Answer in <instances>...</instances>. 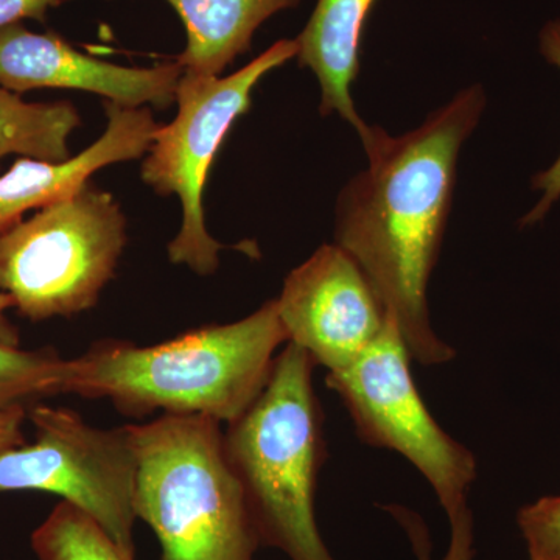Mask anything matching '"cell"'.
<instances>
[{
  "label": "cell",
  "mask_w": 560,
  "mask_h": 560,
  "mask_svg": "<svg viewBox=\"0 0 560 560\" xmlns=\"http://www.w3.org/2000/svg\"><path fill=\"white\" fill-rule=\"evenodd\" d=\"M485 106L482 88L469 86L399 138L372 127L361 142L370 164L337 200L335 245L370 278L411 359L425 366L456 357L431 327L427 290L451 217L460 147Z\"/></svg>",
  "instance_id": "6da1fadb"
},
{
  "label": "cell",
  "mask_w": 560,
  "mask_h": 560,
  "mask_svg": "<svg viewBox=\"0 0 560 560\" xmlns=\"http://www.w3.org/2000/svg\"><path fill=\"white\" fill-rule=\"evenodd\" d=\"M289 342L278 301L241 320L154 346L106 340L62 360L57 394L108 400L120 415L206 416L231 423L248 410Z\"/></svg>",
  "instance_id": "7a4b0ae2"
},
{
  "label": "cell",
  "mask_w": 560,
  "mask_h": 560,
  "mask_svg": "<svg viewBox=\"0 0 560 560\" xmlns=\"http://www.w3.org/2000/svg\"><path fill=\"white\" fill-rule=\"evenodd\" d=\"M315 368L304 349L287 342L260 396L224 431L260 547L290 560H335L315 517L316 482L327 458Z\"/></svg>",
  "instance_id": "3957f363"
},
{
  "label": "cell",
  "mask_w": 560,
  "mask_h": 560,
  "mask_svg": "<svg viewBox=\"0 0 560 560\" xmlns=\"http://www.w3.org/2000/svg\"><path fill=\"white\" fill-rule=\"evenodd\" d=\"M127 427L136 460L135 511L161 560H254L260 548L221 422L160 416Z\"/></svg>",
  "instance_id": "277c9868"
},
{
  "label": "cell",
  "mask_w": 560,
  "mask_h": 560,
  "mask_svg": "<svg viewBox=\"0 0 560 560\" xmlns=\"http://www.w3.org/2000/svg\"><path fill=\"white\" fill-rule=\"evenodd\" d=\"M125 246L119 202L88 183L0 234V293L33 323L80 315L97 305Z\"/></svg>",
  "instance_id": "5b68a950"
},
{
  "label": "cell",
  "mask_w": 560,
  "mask_h": 560,
  "mask_svg": "<svg viewBox=\"0 0 560 560\" xmlns=\"http://www.w3.org/2000/svg\"><path fill=\"white\" fill-rule=\"evenodd\" d=\"M294 39H280L260 57L228 77L200 75L184 70L176 88L178 114L158 128L140 175L158 195H176L183 206L178 235L168 243V259L195 275L210 276L220 253L230 246L206 230L202 191L217 151L232 125L248 113L253 92L264 77L296 58Z\"/></svg>",
  "instance_id": "8992f818"
},
{
  "label": "cell",
  "mask_w": 560,
  "mask_h": 560,
  "mask_svg": "<svg viewBox=\"0 0 560 560\" xmlns=\"http://www.w3.org/2000/svg\"><path fill=\"white\" fill-rule=\"evenodd\" d=\"M411 361L389 316L381 337L355 363L327 374V388L340 396L361 441L399 453L419 470L451 521L469 508L477 458L430 415L412 378Z\"/></svg>",
  "instance_id": "52a82bcc"
},
{
  "label": "cell",
  "mask_w": 560,
  "mask_h": 560,
  "mask_svg": "<svg viewBox=\"0 0 560 560\" xmlns=\"http://www.w3.org/2000/svg\"><path fill=\"white\" fill-rule=\"evenodd\" d=\"M35 441L0 456V493H54L94 518L136 555L138 460L127 427L95 429L69 408L36 405Z\"/></svg>",
  "instance_id": "ba28073f"
},
{
  "label": "cell",
  "mask_w": 560,
  "mask_h": 560,
  "mask_svg": "<svg viewBox=\"0 0 560 560\" xmlns=\"http://www.w3.org/2000/svg\"><path fill=\"white\" fill-rule=\"evenodd\" d=\"M276 301L289 342L329 372L355 363L389 320L370 278L335 243L294 268Z\"/></svg>",
  "instance_id": "9c48e42d"
},
{
  "label": "cell",
  "mask_w": 560,
  "mask_h": 560,
  "mask_svg": "<svg viewBox=\"0 0 560 560\" xmlns=\"http://www.w3.org/2000/svg\"><path fill=\"white\" fill-rule=\"evenodd\" d=\"M183 73L178 60L127 68L81 54L55 33L32 32L22 24L0 28V88L14 94L72 90L131 108L167 109L176 102Z\"/></svg>",
  "instance_id": "30bf717a"
},
{
  "label": "cell",
  "mask_w": 560,
  "mask_h": 560,
  "mask_svg": "<svg viewBox=\"0 0 560 560\" xmlns=\"http://www.w3.org/2000/svg\"><path fill=\"white\" fill-rule=\"evenodd\" d=\"M105 110V132L77 156L61 162L20 158L0 175V234L20 223L28 210L77 194L95 172L147 154L160 128L151 109L106 101Z\"/></svg>",
  "instance_id": "8fae6325"
},
{
  "label": "cell",
  "mask_w": 560,
  "mask_h": 560,
  "mask_svg": "<svg viewBox=\"0 0 560 560\" xmlns=\"http://www.w3.org/2000/svg\"><path fill=\"white\" fill-rule=\"evenodd\" d=\"M377 0H318L311 20L298 36L296 58L318 79L319 110L338 114L359 132L361 142L372 127L361 119L352 98V84L360 72L364 25Z\"/></svg>",
  "instance_id": "7c38bea8"
},
{
  "label": "cell",
  "mask_w": 560,
  "mask_h": 560,
  "mask_svg": "<svg viewBox=\"0 0 560 560\" xmlns=\"http://www.w3.org/2000/svg\"><path fill=\"white\" fill-rule=\"evenodd\" d=\"M186 28V49L176 60L187 72L220 75L250 49L264 22L301 0H165Z\"/></svg>",
  "instance_id": "4fadbf2b"
},
{
  "label": "cell",
  "mask_w": 560,
  "mask_h": 560,
  "mask_svg": "<svg viewBox=\"0 0 560 560\" xmlns=\"http://www.w3.org/2000/svg\"><path fill=\"white\" fill-rule=\"evenodd\" d=\"M81 125L68 102H24L20 94L0 88V162L10 154L33 160H69V139Z\"/></svg>",
  "instance_id": "5bb4252c"
},
{
  "label": "cell",
  "mask_w": 560,
  "mask_h": 560,
  "mask_svg": "<svg viewBox=\"0 0 560 560\" xmlns=\"http://www.w3.org/2000/svg\"><path fill=\"white\" fill-rule=\"evenodd\" d=\"M38 560H136L86 512L60 501L32 534Z\"/></svg>",
  "instance_id": "9a60e30c"
},
{
  "label": "cell",
  "mask_w": 560,
  "mask_h": 560,
  "mask_svg": "<svg viewBox=\"0 0 560 560\" xmlns=\"http://www.w3.org/2000/svg\"><path fill=\"white\" fill-rule=\"evenodd\" d=\"M62 359L51 350H24L0 342V408L55 396Z\"/></svg>",
  "instance_id": "2e32d148"
},
{
  "label": "cell",
  "mask_w": 560,
  "mask_h": 560,
  "mask_svg": "<svg viewBox=\"0 0 560 560\" xmlns=\"http://www.w3.org/2000/svg\"><path fill=\"white\" fill-rule=\"evenodd\" d=\"M383 510L388 512L397 525L404 529L416 560H434L431 556L433 547H431L429 528L418 512L401 504H386ZM448 523H451V544L447 552L438 560H474L475 526L470 508L458 512Z\"/></svg>",
  "instance_id": "e0dca14e"
},
{
  "label": "cell",
  "mask_w": 560,
  "mask_h": 560,
  "mask_svg": "<svg viewBox=\"0 0 560 560\" xmlns=\"http://www.w3.org/2000/svg\"><path fill=\"white\" fill-rule=\"evenodd\" d=\"M517 523L529 560H560V495L526 504Z\"/></svg>",
  "instance_id": "ac0fdd59"
},
{
  "label": "cell",
  "mask_w": 560,
  "mask_h": 560,
  "mask_svg": "<svg viewBox=\"0 0 560 560\" xmlns=\"http://www.w3.org/2000/svg\"><path fill=\"white\" fill-rule=\"evenodd\" d=\"M540 51L545 60L560 70V21L548 22L540 33ZM533 189L544 191L540 201L522 220L523 226L540 223L550 212L551 206L560 198V156L548 171L537 173Z\"/></svg>",
  "instance_id": "d6986e66"
},
{
  "label": "cell",
  "mask_w": 560,
  "mask_h": 560,
  "mask_svg": "<svg viewBox=\"0 0 560 560\" xmlns=\"http://www.w3.org/2000/svg\"><path fill=\"white\" fill-rule=\"evenodd\" d=\"M69 0H0V28L21 24L24 20L46 21L51 9Z\"/></svg>",
  "instance_id": "ffe728a7"
},
{
  "label": "cell",
  "mask_w": 560,
  "mask_h": 560,
  "mask_svg": "<svg viewBox=\"0 0 560 560\" xmlns=\"http://www.w3.org/2000/svg\"><path fill=\"white\" fill-rule=\"evenodd\" d=\"M27 419L25 405L0 408V456L25 444L24 422Z\"/></svg>",
  "instance_id": "44dd1931"
},
{
  "label": "cell",
  "mask_w": 560,
  "mask_h": 560,
  "mask_svg": "<svg viewBox=\"0 0 560 560\" xmlns=\"http://www.w3.org/2000/svg\"><path fill=\"white\" fill-rule=\"evenodd\" d=\"M14 308L13 300L9 294L0 293V342L10 346H20V331L11 324L7 312Z\"/></svg>",
  "instance_id": "7402d4cb"
}]
</instances>
